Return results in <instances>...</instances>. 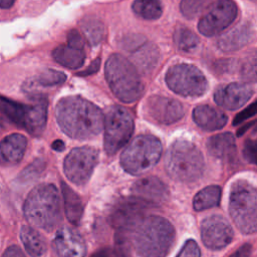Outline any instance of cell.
Returning <instances> with one entry per match:
<instances>
[{
    "label": "cell",
    "instance_id": "cell-1",
    "mask_svg": "<svg viewBox=\"0 0 257 257\" xmlns=\"http://www.w3.org/2000/svg\"><path fill=\"white\" fill-rule=\"evenodd\" d=\"M55 116L60 128L67 136L79 140L95 137L104 123L100 108L80 96L61 98L56 104Z\"/></svg>",
    "mask_w": 257,
    "mask_h": 257
},
{
    "label": "cell",
    "instance_id": "cell-2",
    "mask_svg": "<svg viewBox=\"0 0 257 257\" xmlns=\"http://www.w3.org/2000/svg\"><path fill=\"white\" fill-rule=\"evenodd\" d=\"M133 232V245L142 257H165L175 240L173 225L161 216L143 218Z\"/></svg>",
    "mask_w": 257,
    "mask_h": 257
},
{
    "label": "cell",
    "instance_id": "cell-3",
    "mask_svg": "<svg viewBox=\"0 0 257 257\" xmlns=\"http://www.w3.org/2000/svg\"><path fill=\"white\" fill-rule=\"evenodd\" d=\"M23 212L32 226L43 230L53 229L61 219L57 189L51 184L35 187L25 200Z\"/></svg>",
    "mask_w": 257,
    "mask_h": 257
},
{
    "label": "cell",
    "instance_id": "cell-4",
    "mask_svg": "<svg viewBox=\"0 0 257 257\" xmlns=\"http://www.w3.org/2000/svg\"><path fill=\"white\" fill-rule=\"evenodd\" d=\"M105 78L113 94L123 102H134L143 94V81L136 67L120 54H112L106 60Z\"/></svg>",
    "mask_w": 257,
    "mask_h": 257
},
{
    "label": "cell",
    "instance_id": "cell-5",
    "mask_svg": "<svg viewBox=\"0 0 257 257\" xmlns=\"http://www.w3.org/2000/svg\"><path fill=\"white\" fill-rule=\"evenodd\" d=\"M204 165L202 153L189 141L174 142L166 154V170L174 180L180 182L198 180L203 174Z\"/></svg>",
    "mask_w": 257,
    "mask_h": 257
},
{
    "label": "cell",
    "instance_id": "cell-6",
    "mask_svg": "<svg viewBox=\"0 0 257 257\" xmlns=\"http://www.w3.org/2000/svg\"><path fill=\"white\" fill-rule=\"evenodd\" d=\"M48 102L44 97L33 98L29 104L1 97V111L15 125L31 136H40L46 125Z\"/></svg>",
    "mask_w": 257,
    "mask_h": 257
},
{
    "label": "cell",
    "instance_id": "cell-7",
    "mask_svg": "<svg viewBox=\"0 0 257 257\" xmlns=\"http://www.w3.org/2000/svg\"><path fill=\"white\" fill-rule=\"evenodd\" d=\"M229 213L242 233L257 232V190L248 182L237 181L232 185Z\"/></svg>",
    "mask_w": 257,
    "mask_h": 257
},
{
    "label": "cell",
    "instance_id": "cell-8",
    "mask_svg": "<svg viewBox=\"0 0 257 257\" xmlns=\"http://www.w3.org/2000/svg\"><path fill=\"white\" fill-rule=\"evenodd\" d=\"M162 155L161 141L150 135L135 138L120 156L122 169L132 175H142L152 169Z\"/></svg>",
    "mask_w": 257,
    "mask_h": 257
},
{
    "label": "cell",
    "instance_id": "cell-9",
    "mask_svg": "<svg viewBox=\"0 0 257 257\" xmlns=\"http://www.w3.org/2000/svg\"><path fill=\"white\" fill-rule=\"evenodd\" d=\"M103 127V148L107 155H114L131 139L134 133V119L124 107L112 105L104 114Z\"/></svg>",
    "mask_w": 257,
    "mask_h": 257
},
{
    "label": "cell",
    "instance_id": "cell-10",
    "mask_svg": "<svg viewBox=\"0 0 257 257\" xmlns=\"http://www.w3.org/2000/svg\"><path fill=\"white\" fill-rule=\"evenodd\" d=\"M167 85L182 96L197 97L204 94L208 81L202 71L192 64L173 65L166 73Z\"/></svg>",
    "mask_w": 257,
    "mask_h": 257
},
{
    "label": "cell",
    "instance_id": "cell-11",
    "mask_svg": "<svg viewBox=\"0 0 257 257\" xmlns=\"http://www.w3.org/2000/svg\"><path fill=\"white\" fill-rule=\"evenodd\" d=\"M98 152L91 147L75 148L69 152L63 162V171L67 179L75 185H84L97 164Z\"/></svg>",
    "mask_w": 257,
    "mask_h": 257
},
{
    "label": "cell",
    "instance_id": "cell-12",
    "mask_svg": "<svg viewBox=\"0 0 257 257\" xmlns=\"http://www.w3.org/2000/svg\"><path fill=\"white\" fill-rule=\"evenodd\" d=\"M237 14L238 8L233 0H217L201 17L198 29L205 36L217 35L234 22Z\"/></svg>",
    "mask_w": 257,
    "mask_h": 257
},
{
    "label": "cell",
    "instance_id": "cell-13",
    "mask_svg": "<svg viewBox=\"0 0 257 257\" xmlns=\"http://www.w3.org/2000/svg\"><path fill=\"white\" fill-rule=\"evenodd\" d=\"M234 233L228 221L220 215H212L201 223V238L204 245L212 250L226 247L233 239Z\"/></svg>",
    "mask_w": 257,
    "mask_h": 257
},
{
    "label": "cell",
    "instance_id": "cell-14",
    "mask_svg": "<svg viewBox=\"0 0 257 257\" xmlns=\"http://www.w3.org/2000/svg\"><path fill=\"white\" fill-rule=\"evenodd\" d=\"M146 207L147 204L136 197L120 201L114 207L110 216L112 226L120 232L133 231L140 221L145 218Z\"/></svg>",
    "mask_w": 257,
    "mask_h": 257
},
{
    "label": "cell",
    "instance_id": "cell-15",
    "mask_svg": "<svg viewBox=\"0 0 257 257\" xmlns=\"http://www.w3.org/2000/svg\"><path fill=\"white\" fill-rule=\"evenodd\" d=\"M145 109L153 120L164 124L176 122L185 113L184 107L179 101L162 95L150 96L146 102Z\"/></svg>",
    "mask_w": 257,
    "mask_h": 257
},
{
    "label": "cell",
    "instance_id": "cell-16",
    "mask_svg": "<svg viewBox=\"0 0 257 257\" xmlns=\"http://www.w3.org/2000/svg\"><path fill=\"white\" fill-rule=\"evenodd\" d=\"M134 197L147 205H161L169 198V189L157 177H147L138 180L132 187Z\"/></svg>",
    "mask_w": 257,
    "mask_h": 257
},
{
    "label": "cell",
    "instance_id": "cell-17",
    "mask_svg": "<svg viewBox=\"0 0 257 257\" xmlns=\"http://www.w3.org/2000/svg\"><path fill=\"white\" fill-rule=\"evenodd\" d=\"M253 90L247 83L233 82L218 87L214 93L215 102L229 110L243 106L252 96Z\"/></svg>",
    "mask_w": 257,
    "mask_h": 257
},
{
    "label": "cell",
    "instance_id": "cell-18",
    "mask_svg": "<svg viewBox=\"0 0 257 257\" xmlns=\"http://www.w3.org/2000/svg\"><path fill=\"white\" fill-rule=\"evenodd\" d=\"M52 246L60 257H84L86 253L82 237L69 228H61L56 232Z\"/></svg>",
    "mask_w": 257,
    "mask_h": 257
},
{
    "label": "cell",
    "instance_id": "cell-19",
    "mask_svg": "<svg viewBox=\"0 0 257 257\" xmlns=\"http://www.w3.org/2000/svg\"><path fill=\"white\" fill-rule=\"evenodd\" d=\"M194 121L203 130H221L227 123V115L220 109L210 105H199L193 110Z\"/></svg>",
    "mask_w": 257,
    "mask_h": 257
},
{
    "label": "cell",
    "instance_id": "cell-20",
    "mask_svg": "<svg viewBox=\"0 0 257 257\" xmlns=\"http://www.w3.org/2000/svg\"><path fill=\"white\" fill-rule=\"evenodd\" d=\"M209 154L217 159L230 161L236 156L235 138L231 133H223L211 137L207 142Z\"/></svg>",
    "mask_w": 257,
    "mask_h": 257
},
{
    "label": "cell",
    "instance_id": "cell-21",
    "mask_svg": "<svg viewBox=\"0 0 257 257\" xmlns=\"http://www.w3.org/2000/svg\"><path fill=\"white\" fill-rule=\"evenodd\" d=\"M27 140L20 134H11L1 142V159L3 163L14 165L19 163L25 153Z\"/></svg>",
    "mask_w": 257,
    "mask_h": 257
},
{
    "label": "cell",
    "instance_id": "cell-22",
    "mask_svg": "<svg viewBox=\"0 0 257 257\" xmlns=\"http://www.w3.org/2000/svg\"><path fill=\"white\" fill-rule=\"evenodd\" d=\"M252 35V31L247 24H240L223 34L218 40V46L225 52H231L242 48L248 43Z\"/></svg>",
    "mask_w": 257,
    "mask_h": 257
},
{
    "label": "cell",
    "instance_id": "cell-23",
    "mask_svg": "<svg viewBox=\"0 0 257 257\" xmlns=\"http://www.w3.org/2000/svg\"><path fill=\"white\" fill-rule=\"evenodd\" d=\"M52 56L56 62L67 68H79L85 59V54L82 49H77L67 45L57 46L53 52Z\"/></svg>",
    "mask_w": 257,
    "mask_h": 257
},
{
    "label": "cell",
    "instance_id": "cell-24",
    "mask_svg": "<svg viewBox=\"0 0 257 257\" xmlns=\"http://www.w3.org/2000/svg\"><path fill=\"white\" fill-rule=\"evenodd\" d=\"M61 191H62V196L64 200L65 215L71 224L77 225L83 213V206H82L81 199L65 183H61Z\"/></svg>",
    "mask_w": 257,
    "mask_h": 257
},
{
    "label": "cell",
    "instance_id": "cell-25",
    "mask_svg": "<svg viewBox=\"0 0 257 257\" xmlns=\"http://www.w3.org/2000/svg\"><path fill=\"white\" fill-rule=\"evenodd\" d=\"M20 238L26 251L32 257H39L46 251V243L43 237L32 227L22 226Z\"/></svg>",
    "mask_w": 257,
    "mask_h": 257
},
{
    "label": "cell",
    "instance_id": "cell-26",
    "mask_svg": "<svg viewBox=\"0 0 257 257\" xmlns=\"http://www.w3.org/2000/svg\"><path fill=\"white\" fill-rule=\"evenodd\" d=\"M221 199V188L216 185L208 186L199 191L193 200L196 211H204L219 205Z\"/></svg>",
    "mask_w": 257,
    "mask_h": 257
},
{
    "label": "cell",
    "instance_id": "cell-27",
    "mask_svg": "<svg viewBox=\"0 0 257 257\" xmlns=\"http://www.w3.org/2000/svg\"><path fill=\"white\" fill-rule=\"evenodd\" d=\"M80 27L86 40L92 46L97 45L104 38V25L98 19L87 17L86 19H83L81 21Z\"/></svg>",
    "mask_w": 257,
    "mask_h": 257
},
{
    "label": "cell",
    "instance_id": "cell-28",
    "mask_svg": "<svg viewBox=\"0 0 257 257\" xmlns=\"http://www.w3.org/2000/svg\"><path fill=\"white\" fill-rule=\"evenodd\" d=\"M66 80V75L57 70L46 69L32 77L25 83V87L32 88L33 86H53L63 83Z\"/></svg>",
    "mask_w": 257,
    "mask_h": 257
},
{
    "label": "cell",
    "instance_id": "cell-29",
    "mask_svg": "<svg viewBox=\"0 0 257 257\" xmlns=\"http://www.w3.org/2000/svg\"><path fill=\"white\" fill-rule=\"evenodd\" d=\"M133 10L139 17L146 20H156L163 12L160 0H135Z\"/></svg>",
    "mask_w": 257,
    "mask_h": 257
},
{
    "label": "cell",
    "instance_id": "cell-30",
    "mask_svg": "<svg viewBox=\"0 0 257 257\" xmlns=\"http://www.w3.org/2000/svg\"><path fill=\"white\" fill-rule=\"evenodd\" d=\"M174 41L178 49L182 51H191L195 49L199 43L198 36L188 28H177L174 33Z\"/></svg>",
    "mask_w": 257,
    "mask_h": 257
},
{
    "label": "cell",
    "instance_id": "cell-31",
    "mask_svg": "<svg viewBox=\"0 0 257 257\" xmlns=\"http://www.w3.org/2000/svg\"><path fill=\"white\" fill-rule=\"evenodd\" d=\"M241 78L246 83L257 82V51H252L243 61L241 70Z\"/></svg>",
    "mask_w": 257,
    "mask_h": 257
},
{
    "label": "cell",
    "instance_id": "cell-32",
    "mask_svg": "<svg viewBox=\"0 0 257 257\" xmlns=\"http://www.w3.org/2000/svg\"><path fill=\"white\" fill-rule=\"evenodd\" d=\"M211 0H182L180 9L182 14L188 18H196L210 4Z\"/></svg>",
    "mask_w": 257,
    "mask_h": 257
},
{
    "label": "cell",
    "instance_id": "cell-33",
    "mask_svg": "<svg viewBox=\"0 0 257 257\" xmlns=\"http://www.w3.org/2000/svg\"><path fill=\"white\" fill-rule=\"evenodd\" d=\"M137 58L139 63L143 67H150L154 65L155 61H157L158 51L155 49L154 46H150L149 48L144 47L143 51L138 52V57H136V59Z\"/></svg>",
    "mask_w": 257,
    "mask_h": 257
},
{
    "label": "cell",
    "instance_id": "cell-34",
    "mask_svg": "<svg viewBox=\"0 0 257 257\" xmlns=\"http://www.w3.org/2000/svg\"><path fill=\"white\" fill-rule=\"evenodd\" d=\"M243 157L244 159L253 165H257V139H248L243 146Z\"/></svg>",
    "mask_w": 257,
    "mask_h": 257
},
{
    "label": "cell",
    "instance_id": "cell-35",
    "mask_svg": "<svg viewBox=\"0 0 257 257\" xmlns=\"http://www.w3.org/2000/svg\"><path fill=\"white\" fill-rule=\"evenodd\" d=\"M176 257H201L198 244L194 240H188Z\"/></svg>",
    "mask_w": 257,
    "mask_h": 257
},
{
    "label": "cell",
    "instance_id": "cell-36",
    "mask_svg": "<svg viewBox=\"0 0 257 257\" xmlns=\"http://www.w3.org/2000/svg\"><path fill=\"white\" fill-rule=\"evenodd\" d=\"M256 113H257V99L253 103H251L246 108H244L243 110H241L239 113L236 114L235 118L233 119V125L242 123L243 121L250 118L251 116H254Z\"/></svg>",
    "mask_w": 257,
    "mask_h": 257
},
{
    "label": "cell",
    "instance_id": "cell-37",
    "mask_svg": "<svg viewBox=\"0 0 257 257\" xmlns=\"http://www.w3.org/2000/svg\"><path fill=\"white\" fill-rule=\"evenodd\" d=\"M67 44L71 47L77 48V49H83V39L82 36L80 35V33L75 30L72 29L68 32L67 34Z\"/></svg>",
    "mask_w": 257,
    "mask_h": 257
},
{
    "label": "cell",
    "instance_id": "cell-38",
    "mask_svg": "<svg viewBox=\"0 0 257 257\" xmlns=\"http://www.w3.org/2000/svg\"><path fill=\"white\" fill-rule=\"evenodd\" d=\"M90 257H126L120 249H101Z\"/></svg>",
    "mask_w": 257,
    "mask_h": 257
},
{
    "label": "cell",
    "instance_id": "cell-39",
    "mask_svg": "<svg viewBox=\"0 0 257 257\" xmlns=\"http://www.w3.org/2000/svg\"><path fill=\"white\" fill-rule=\"evenodd\" d=\"M99 66H100V58H96L94 59L90 65L85 69V70H82L80 72L77 73V75H80V76H87V75H90V74H93L95 73L98 69H99Z\"/></svg>",
    "mask_w": 257,
    "mask_h": 257
},
{
    "label": "cell",
    "instance_id": "cell-40",
    "mask_svg": "<svg viewBox=\"0 0 257 257\" xmlns=\"http://www.w3.org/2000/svg\"><path fill=\"white\" fill-rule=\"evenodd\" d=\"M252 252V247L250 244H244L239 247L234 253H232L229 257H250Z\"/></svg>",
    "mask_w": 257,
    "mask_h": 257
},
{
    "label": "cell",
    "instance_id": "cell-41",
    "mask_svg": "<svg viewBox=\"0 0 257 257\" xmlns=\"http://www.w3.org/2000/svg\"><path fill=\"white\" fill-rule=\"evenodd\" d=\"M2 257H26V256L18 246L12 245L5 250Z\"/></svg>",
    "mask_w": 257,
    "mask_h": 257
},
{
    "label": "cell",
    "instance_id": "cell-42",
    "mask_svg": "<svg viewBox=\"0 0 257 257\" xmlns=\"http://www.w3.org/2000/svg\"><path fill=\"white\" fill-rule=\"evenodd\" d=\"M51 147H52V149H53V150H55V151H57V152H61V151H63V150H64L65 145H64V143H63L62 141H60V140H56V141H54V142L52 143Z\"/></svg>",
    "mask_w": 257,
    "mask_h": 257
},
{
    "label": "cell",
    "instance_id": "cell-43",
    "mask_svg": "<svg viewBox=\"0 0 257 257\" xmlns=\"http://www.w3.org/2000/svg\"><path fill=\"white\" fill-rule=\"evenodd\" d=\"M15 0H0V4H1V8L6 9L11 7L14 4Z\"/></svg>",
    "mask_w": 257,
    "mask_h": 257
},
{
    "label": "cell",
    "instance_id": "cell-44",
    "mask_svg": "<svg viewBox=\"0 0 257 257\" xmlns=\"http://www.w3.org/2000/svg\"><path fill=\"white\" fill-rule=\"evenodd\" d=\"M254 132H257V120H256V123H255V130Z\"/></svg>",
    "mask_w": 257,
    "mask_h": 257
}]
</instances>
